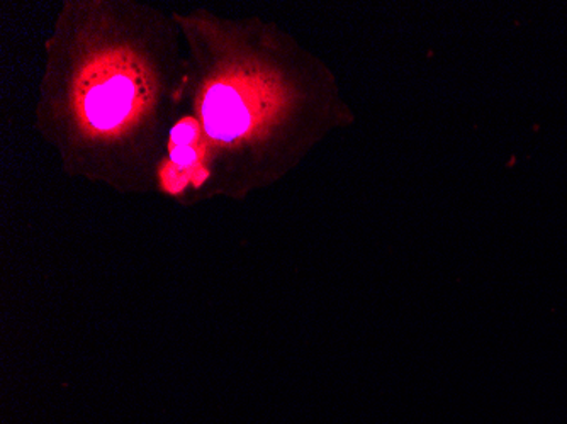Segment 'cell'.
Listing matches in <instances>:
<instances>
[{"label": "cell", "mask_w": 567, "mask_h": 424, "mask_svg": "<svg viewBox=\"0 0 567 424\" xmlns=\"http://www.w3.org/2000/svg\"><path fill=\"white\" fill-rule=\"evenodd\" d=\"M146 99L142 69L123 53H111L92 62L79 82V102L85 120L97 130L123 124Z\"/></svg>", "instance_id": "6da1fadb"}, {"label": "cell", "mask_w": 567, "mask_h": 424, "mask_svg": "<svg viewBox=\"0 0 567 424\" xmlns=\"http://www.w3.org/2000/svg\"><path fill=\"white\" fill-rule=\"evenodd\" d=\"M270 85L259 81L218 82L204 97V126L209 136L234 142L272 110Z\"/></svg>", "instance_id": "7a4b0ae2"}, {"label": "cell", "mask_w": 567, "mask_h": 424, "mask_svg": "<svg viewBox=\"0 0 567 424\" xmlns=\"http://www.w3.org/2000/svg\"><path fill=\"white\" fill-rule=\"evenodd\" d=\"M197 133H199V126L196 121H183L172 131V143H175V146H190L196 142Z\"/></svg>", "instance_id": "3957f363"}, {"label": "cell", "mask_w": 567, "mask_h": 424, "mask_svg": "<svg viewBox=\"0 0 567 424\" xmlns=\"http://www.w3.org/2000/svg\"><path fill=\"white\" fill-rule=\"evenodd\" d=\"M197 152L190 146H175L172 148V162L178 167H189L196 162Z\"/></svg>", "instance_id": "277c9868"}]
</instances>
